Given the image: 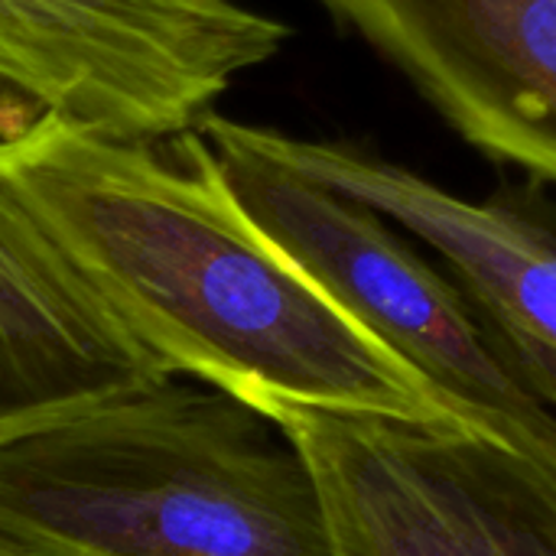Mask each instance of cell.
Listing matches in <instances>:
<instances>
[{
	"label": "cell",
	"mask_w": 556,
	"mask_h": 556,
	"mask_svg": "<svg viewBox=\"0 0 556 556\" xmlns=\"http://www.w3.org/2000/svg\"><path fill=\"white\" fill-rule=\"evenodd\" d=\"M0 179L169 375L267 417L476 430L251 225L199 130L137 143L42 117L0 137Z\"/></svg>",
	"instance_id": "6da1fadb"
},
{
	"label": "cell",
	"mask_w": 556,
	"mask_h": 556,
	"mask_svg": "<svg viewBox=\"0 0 556 556\" xmlns=\"http://www.w3.org/2000/svg\"><path fill=\"white\" fill-rule=\"evenodd\" d=\"M0 538L29 556H336L283 430L176 378L0 446Z\"/></svg>",
	"instance_id": "7a4b0ae2"
},
{
	"label": "cell",
	"mask_w": 556,
	"mask_h": 556,
	"mask_svg": "<svg viewBox=\"0 0 556 556\" xmlns=\"http://www.w3.org/2000/svg\"><path fill=\"white\" fill-rule=\"evenodd\" d=\"M199 137L241 212L293 267L476 430L556 476V375L368 205L251 150L218 111Z\"/></svg>",
	"instance_id": "3957f363"
},
{
	"label": "cell",
	"mask_w": 556,
	"mask_h": 556,
	"mask_svg": "<svg viewBox=\"0 0 556 556\" xmlns=\"http://www.w3.org/2000/svg\"><path fill=\"white\" fill-rule=\"evenodd\" d=\"M287 39L244 0H0V137L42 117L111 140L186 137Z\"/></svg>",
	"instance_id": "277c9868"
},
{
	"label": "cell",
	"mask_w": 556,
	"mask_h": 556,
	"mask_svg": "<svg viewBox=\"0 0 556 556\" xmlns=\"http://www.w3.org/2000/svg\"><path fill=\"white\" fill-rule=\"evenodd\" d=\"M336 556H556V476L502 440L287 407Z\"/></svg>",
	"instance_id": "5b68a950"
},
{
	"label": "cell",
	"mask_w": 556,
	"mask_h": 556,
	"mask_svg": "<svg viewBox=\"0 0 556 556\" xmlns=\"http://www.w3.org/2000/svg\"><path fill=\"white\" fill-rule=\"evenodd\" d=\"M479 156L556 186V0H313Z\"/></svg>",
	"instance_id": "8992f818"
},
{
	"label": "cell",
	"mask_w": 556,
	"mask_h": 556,
	"mask_svg": "<svg viewBox=\"0 0 556 556\" xmlns=\"http://www.w3.org/2000/svg\"><path fill=\"white\" fill-rule=\"evenodd\" d=\"M235 137L424 241L472 303L544 371L556 375V208L538 182L463 199L349 140H309L228 117Z\"/></svg>",
	"instance_id": "52a82bcc"
},
{
	"label": "cell",
	"mask_w": 556,
	"mask_h": 556,
	"mask_svg": "<svg viewBox=\"0 0 556 556\" xmlns=\"http://www.w3.org/2000/svg\"><path fill=\"white\" fill-rule=\"evenodd\" d=\"M163 378L0 179V446Z\"/></svg>",
	"instance_id": "ba28073f"
},
{
	"label": "cell",
	"mask_w": 556,
	"mask_h": 556,
	"mask_svg": "<svg viewBox=\"0 0 556 556\" xmlns=\"http://www.w3.org/2000/svg\"><path fill=\"white\" fill-rule=\"evenodd\" d=\"M0 556H29L26 551H20L16 544H10L7 538H0Z\"/></svg>",
	"instance_id": "9c48e42d"
}]
</instances>
